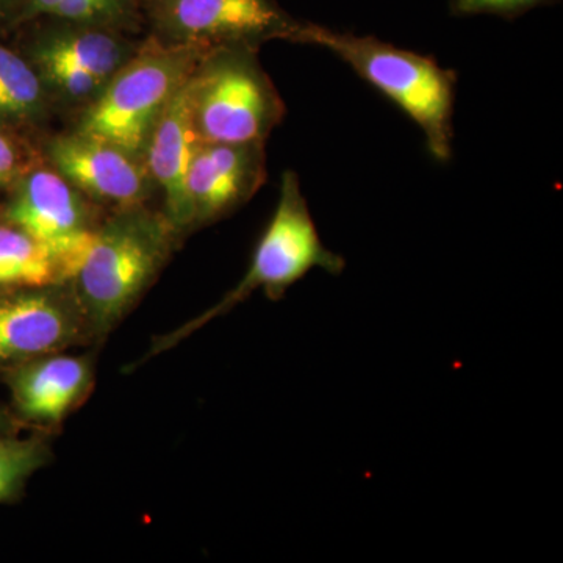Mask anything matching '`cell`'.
I'll return each instance as SVG.
<instances>
[{
  "label": "cell",
  "instance_id": "obj_1",
  "mask_svg": "<svg viewBox=\"0 0 563 563\" xmlns=\"http://www.w3.org/2000/svg\"><path fill=\"white\" fill-rule=\"evenodd\" d=\"M181 236L150 203L109 211L68 284L91 339L103 340L150 290Z\"/></svg>",
  "mask_w": 563,
  "mask_h": 563
},
{
  "label": "cell",
  "instance_id": "obj_2",
  "mask_svg": "<svg viewBox=\"0 0 563 563\" xmlns=\"http://www.w3.org/2000/svg\"><path fill=\"white\" fill-rule=\"evenodd\" d=\"M302 44L331 51L363 80L387 96L424 133L435 161L453 155L454 103L457 73L443 68L435 58L401 49L374 38L336 32L309 22Z\"/></svg>",
  "mask_w": 563,
  "mask_h": 563
},
{
  "label": "cell",
  "instance_id": "obj_3",
  "mask_svg": "<svg viewBox=\"0 0 563 563\" xmlns=\"http://www.w3.org/2000/svg\"><path fill=\"white\" fill-rule=\"evenodd\" d=\"M344 268L346 261L342 255L322 243L309 203L302 195L298 174L287 169L282 174L276 210L255 244L250 268L243 279L201 317L187 322L169 335L162 336L152 346L150 357L176 346L180 340L187 339L210 321L232 312L255 291L261 290L272 301H279L292 285L298 284L313 269L339 276Z\"/></svg>",
  "mask_w": 563,
  "mask_h": 563
},
{
  "label": "cell",
  "instance_id": "obj_4",
  "mask_svg": "<svg viewBox=\"0 0 563 563\" xmlns=\"http://www.w3.org/2000/svg\"><path fill=\"white\" fill-rule=\"evenodd\" d=\"M207 52L169 46L146 33L139 52L95 102L70 118L68 129L107 141L143 161L155 122Z\"/></svg>",
  "mask_w": 563,
  "mask_h": 563
},
{
  "label": "cell",
  "instance_id": "obj_5",
  "mask_svg": "<svg viewBox=\"0 0 563 563\" xmlns=\"http://www.w3.org/2000/svg\"><path fill=\"white\" fill-rule=\"evenodd\" d=\"M16 31L14 44L38 70L58 113L70 118L99 98L146 36L60 20H33Z\"/></svg>",
  "mask_w": 563,
  "mask_h": 563
},
{
  "label": "cell",
  "instance_id": "obj_6",
  "mask_svg": "<svg viewBox=\"0 0 563 563\" xmlns=\"http://www.w3.org/2000/svg\"><path fill=\"white\" fill-rule=\"evenodd\" d=\"M192 122L209 143H265L287 109L258 49L220 47L207 52L190 79Z\"/></svg>",
  "mask_w": 563,
  "mask_h": 563
},
{
  "label": "cell",
  "instance_id": "obj_7",
  "mask_svg": "<svg viewBox=\"0 0 563 563\" xmlns=\"http://www.w3.org/2000/svg\"><path fill=\"white\" fill-rule=\"evenodd\" d=\"M147 35L169 46L258 49L269 41L302 44L309 22L277 0H140Z\"/></svg>",
  "mask_w": 563,
  "mask_h": 563
},
{
  "label": "cell",
  "instance_id": "obj_8",
  "mask_svg": "<svg viewBox=\"0 0 563 563\" xmlns=\"http://www.w3.org/2000/svg\"><path fill=\"white\" fill-rule=\"evenodd\" d=\"M3 221L46 244L69 282L90 250L107 211L90 201L46 162L25 174L9 191Z\"/></svg>",
  "mask_w": 563,
  "mask_h": 563
},
{
  "label": "cell",
  "instance_id": "obj_9",
  "mask_svg": "<svg viewBox=\"0 0 563 563\" xmlns=\"http://www.w3.org/2000/svg\"><path fill=\"white\" fill-rule=\"evenodd\" d=\"M90 325L65 284L0 291V369L91 342Z\"/></svg>",
  "mask_w": 563,
  "mask_h": 563
},
{
  "label": "cell",
  "instance_id": "obj_10",
  "mask_svg": "<svg viewBox=\"0 0 563 563\" xmlns=\"http://www.w3.org/2000/svg\"><path fill=\"white\" fill-rule=\"evenodd\" d=\"M44 162L106 211L150 203L157 195L141 158L85 133L66 131L40 136Z\"/></svg>",
  "mask_w": 563,
  "mask_h": 563
},
{
  "label": "cell",
  "instance_id": "obj_11",
  "mask_svg": "<svg viewBox=\"0 0 563 563\" xmlns=\"http://www.w3.org/2000/svg\"><path fill=\"white\" fill-rule=\"evenodd\" d=\"M268 179L265 143L198 141L188 165V235L231 217Z\"/></svg>",
  "mask_w": 563,
  "mask_h": 563
},
{
  "label": "cell",
  "instance_id": "obj_12",
  "mask_svg": "<svg viewBox=\"0 0 563 563\" xmlns=\"http://www.w3.org/2000/svg\"><path fill=\"white\" fill-rule=\"evenodd\" d=\"M5 373L18 420L43 428L65 421L91 395L95 385L90 355L55 352L20 363Z\"/></svg>",
  "mask_w": 563,
  "mask_h": 563
},
{
  "label": "cell",
  "instance_id": "obj_13",
  "mask_svg": "<svg viewBox=\"0 0 563 563\" xmlns=\"http://www.w3.org/2000/svg\"><path fill=\"white\" fill-rule=\"evenodd\" d=\"M190 79L174 95L155 122L143 155L155 191L162 198L161 210L181 239L188 235L185 180L199 141L192 122Z\"/></svg>",
  "mask_w": 563,
  "mask_h": 563
},
{
  "label": "cell",
  "instance_id": "obj_14",
  "mask_svg": "<svg viewBox=\"0 0 563 563\" xmlns=\"http://www.w3.org/2000/svg\"><path fill=\"white\" fill-rule=\"evenodd\" d=\"M55 114L58 111L38 70L16 44L0 38V125L41 136Z\"/></svg>",
  "mask_w": 563,
  "mask_h": 563
},
{
  "label": "cell",
  "instance_id": "obj_15",
  "mask_svg": "<svg viewBox=\"0 0 563 563\" xmlns=\"http://www.w3.org/2000/svg\"><path fill=\"white\" fill-rule=\"evenodd\" d=\"M65 284L54 252L18 225L0 221V291Z\"/></svg>",
  "mask_w": 563,
  "mask_h": 563
},
{
  "label": "cell",
  "instance_id": "obj_16",
  "mask_svg": "<svg viewBox=\"0 0 563 563\" xmlns=\"http://www.w3.org/2000/svg\"><path fill=\"white\" fill-rule=\"evenodd\" d=\"M33 20L81 22L146 35L140 0H25L16 29Z\"/></svg>",
  "mask_w": 563,
  "mask_h": 563
},
{
  "label": "cell",
  "instance_id": "obj_17",
  "mask_svg": "<svg viewBox=\"0 0 563 563\" xmlns=\"http://www.w3.org/2000/svg\"><path fill=\"white\" fill-rule=\"evenodd\" d=\"M51 457L49 446L38 435L21 439L14 433L0 440V503L16 501Z\"/></svg>",
  "mask_w": 563,
  "mask_h": 563
},
{
  "label": "cell",
  "instance_id": "obj_18",
  "mask_svg": "<svg viewBox=\"0 0 563 563\" xmlns=\"http://www.w3.org/2000/svg\"><path fill=\"white\" fill-rule=\"evenodd\" d=\"M43 162L40 136L0 125V191H10Z\"/></svg>",
  "mask_w": 563,
  "mask_h": 563
},
{
  "label": "cell",
  "instance_id": "obj_19",
  "mask_svg": "<svg viewBox=\"0 0 563 563\" xmlns=\"http://www.w3.org/2000/svg\"><path fill=\"white\" fill-rule=\"evenodd\" d=\"M559 0H450V13L457 18L498 16L517 20L528 11L553 5Z\"/></svg>",
  "mask_w": 563,
  "mask_h": 563
},
{
  "label": "cell",
  "instance_id": "obj_20",
  "mask_svg": "<svg viewBox=\"0 0 563 563\" xmlns=\"http://www.w3.org/2000/svg\"><path fill=\"white\" fill-rule=\"evenodd\" d=\"M25 0H0V33L14 31Z\"/></svg>",
  "mask_w": 563,
  "mask_h": 563
},
{
  "label": "cell",
  "instance_id": "obj_21",
  "mask_svg": "<svg viewBox=\"0 0 563 563\" xmlns=\"http://www.w3.org/2000/svg\"><path fill=\"white\" fill-rule=\"evenodd\" d=\"M18 424H20V420L14 415L7 410H0V440L18 433Z\"/></svg>",
  "mask_w": 563,
  "mask_h": 563
},
{
  "label": "cell",
  "instance_id": "obj_22",
  "mask_svg": "<svg viewBox=\"0 0 563 563\" xmlns=\"http://www.w3.org/2000/svg\"><path fill=\"white\" fill-rule=\"evenodd\" d=\"M0 221H3V209H2V206H0Z\"/></svg>",
  "mask_w": 563,
  "mask_h": 563
}]
</instances>
